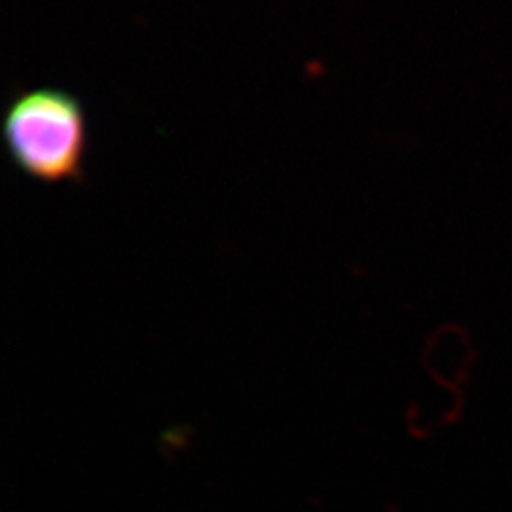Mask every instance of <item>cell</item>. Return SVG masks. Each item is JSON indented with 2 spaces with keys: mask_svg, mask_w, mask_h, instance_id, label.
<instances>
[{
  "mask_svg": "<svg viewBox=\"0 0 512 512\" xmlns=\"http://www.w3.org/2000/svg\"><path fill=\"white\" fill-rule=\"evenodd\" d=\"M88 116L63 88L38 86L16 93L2 116V143L10 162L40 184H78L86 177Z\"/></svg>",
  "mask_w": 512,
  "mask_h": 512,
  "instance_id": "cell-1",
  "label": "cell"
}]
</instances>
